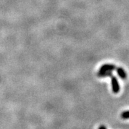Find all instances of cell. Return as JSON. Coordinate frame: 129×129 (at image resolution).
Instances as JSON below:
<instances>
[{"instance_id":"obj_1","label":"cell","mask_w":129,"mask_h":129,"mask_svg":"<svg viewBox=\"0 0 129 129\" xmlns=\"http://www.w3.org/2000/svg\"><path fill=\"white\" fill-rule=\"evenodd\" d=\"M111 87H112V90L114 93L117 94L120 90V86L118 82L117 79L115 76L111 75Z\"/></svg>"},{"instance_id":"obj_2","label":"cell","mask_w":129,"mask_h":129,"mask_svg":"<svg viewBox=\"0 0 129 129\" xmlns=\"http://www.w3.org/2000/svg\"><path fill=\"white\" fill-rule=\"evenodd\" d=\"M116 69V66L114 64H106L104 65L101 66L100 68V70L98 73H103V72H109V71H113Z\"/></svg>"},{"instance_id":"obj_3","label":"cell","mask_w":129,"mask_h":129,"mask_svg":"<svg viewBox=\"0 0 129 129\" xmlns=\"http://www.w3.org/2000/svg\"><path fill=\"white\" fill-rule=\"evenodd\" d=\"M116 71L118 75H119L121 79H125L126 78V76H127V75H126V72L124 70V69H123V68H121V67L116 68Z\"/></svg>"},{"instance_id":"obj_4","label":"cell","mask_w":129,"mask_h":129,"mask_svg":"<svg viewBox=\"0 0 129 129\" xmlns=\"http://www.w3.org/2000/svg\"><path fill=\"white\" fill-rule=\"evenodd\" d=\"M97 75L100 77H108V76L111 77V75H112V72H111V71H109V72H103V73H98Z\"/></svg>"},{"instance_id":"obj_5","label":"cell","mask_w":129,"mask_h":129,"mask_svg":"<svg viewBox=\"0 0 129 129\" xmlns=\"http://www.w3.org/2000/svg\"><path fill=\"white\" fill-rule=\"evenodd\" d=\"M121 117L123 119H129V111H126L123 112V113H121Z\"/></svg>"},{"instance_id":"obj_6","label":"cell","mask_w":129,"mask_h":129,"mask_svg":"<svg viewBox=\"0 0 129 129\" xmlns=\"http://www.w3.org/2000/svg\"><path fill=\"white\" fill-rule=\"evenodd\" d=\"M98 129H107L106 126H104V125H101L100 127L98 128Z\"/></svg>"}]
</instances>
